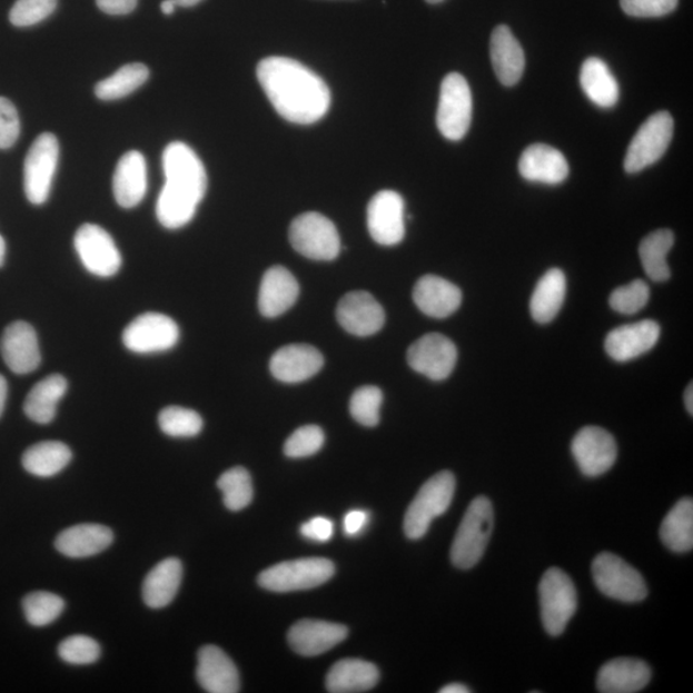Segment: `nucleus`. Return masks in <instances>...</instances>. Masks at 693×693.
Masks as SVG:
<instances>
[{"label": "nucleus", "mask_w": 693, "mask_h": 693, "mask_svg": "<svg viewBox=\"0 0 693 693\" xmlns=\"http://www.w3.org/2000/svg\"><path fill=\"white\" fill-rule=\"evenodd\" d=\"M257 78L284 120L311 125L329 111L331 96L327 83L298 61L287 57L265 58L257 66Z\"/></svg>", "instance_id": "nucleus-1"}, {"label": "nucleus", "mask_w": 693, "mask_h": 693, "mask_svg": "<svg viewBox=\"0 0 693 693\" xmlns=\"http://www.w3.org/2000/svg\"><path fill=\"white\" fill-rule=\"evenodd\" d=\"M494 506L487 497L472 501L451 547V562L458 570H472L481 562L494 531Z\"/></svg>", "instance_id": "nucleus-3"}, {"label": "nucleus", "mask_w": 693, "mask_h": 693, "mask_svg": "<svg viewBox=\"0 0 693 693\" xmlns=\"http://www.w3.org/2000/svg\"><path fill=\"white\" fill-rule=\"evenodd\" d=\"M674 246L672 230L661 229L649 234L642 239L638 253L642 267L647 277L656 283H664L671 278L670 265L666 257Z\"/></svg>", "instance_id": "nucleus-37"}, {"label": "nucleus", "mask_w": 693, "mask_h": 693, "mask_svg": "<svg viewBox=\"0 0 693 693\" xmlns=\"http://www.w3.org/2000/svg\"><path fill=\"white\" fill-rule=\"evenodd\" d=\"M542 623L550 636L558 637L577 613V590L570 575L558 567H551L538 587Z\"/></svg>", "instance_id": "nucleus-5"}, {"label": "nucleus", "mask_w": 693, "mask_h": 693, "mask_svg": "<svg viewBox=\"0 0 693 693\" xmlns=\"http://www.w3.org/2000/svg\"><path fill=\"white\" fill-rule=\"evenodd\" d=\"M661 539L675 554H686L693 548V501L682 498L666 514L661 527Z\"/></svg>", "instance_id": "nucleus-35"}, {"label": "nucleus", "mask_w": 693, "mask_h": 693, "mask_svg": "<svg viewBox=\"0 0 693 693\" xmlns=\"http://www.w3.org/2000/svg\"><path fill=\"white\" fill-rule=\"evenodd\" d=\"M58 655L67 664L90 665L99 661L100 647L96 640L78 634L61 642L58 646Z\"/></svg>", "instance_id": "nucleus-44"}, {"label": "nucleus", "mask_w": 693, "mask_h": 693, "mask_svg": "<svg viewBox=\"0 0 693 693\" xmlns=\"http://www.w3.org/2000/svg\"><path fill=\"white\" fill-rule=\"evenodd\" d=\"M572 454L580 471L588 478H596L612 469L617 457L615 438L600 427L581 429L572 442Z\"/></svg>", "instance_id": "nucleus-15"}, {"label": "nucleus", "mask_w": 693, "mask_h": 693, "mask_svg": "<svg viewBox=\"0 0 693 693\" xmlns=\"http://www.w3.org/2000/svg\"><path fill=\"white\" fill-rule=\"evenodd\" d=\"M60 157V146L53 133H41L33 141L24 160V194L32 205H43L52 188Z\"/></svg>", "instance_id": "nucleus-11"}, {"label": "nucleus", "mask_w": 693, "mask_h": 693, "mask_svg": "<svg viewBox=\"0 0 693 693\" xmlns=\"http://www.w3.org/2000/svg\"><path fill=\"white\" fill-rule=\"evenodd\" d=\"M289 240L298 254L315 261H331L340 253L336 225L317 212L296 217L289 228Z\"/></svg>", "instance_id": "nucleus-8"}, {"label": "nucleus", "mask_w": 693, "mask_h": 693, "mask_svg": "<svg viewBox=\"0 0 693 693\" xmlns=\"http://www.w3.org/2000/svg\"><path fill=\"white\" fill-rule=\"evenodd\" d=\"M149 78L146 65L130 63L122 66L110 78L100 81L96 95L102 100H116L127 97L139 89Z\"/></svg>", "instance_id": "nucleus-38"}, {"label": "nucleus", "mask_w": 693, "mask_h": 693, "mask_svg": "<svg viewBox=\"0 0 693 693\" xmlns=\"http://www.w3.org/2000/svg\"><path fill=\"white\" fill-rule=\"evenodd\" d=\"M413 298L417 308L434 319H445L455 314L463 303L461 288L437 275H425L417 280Z\"/></svg>", "instance_id": "nucleus-22"}, {"label": "nucleus", "mask_w": 693, "mask_h": 693, "mask_svg": "<svg viewBox=\"0 0 693 693\" xmlns=\"http://www.w3.org/2000/svg\"><path fill=\"white\" fill-rule=\"evenodd\" d=\"M427 2L430 4H438L440 2H444V0H427Z\"/></svg>", "instance_id": "nucleus-58"}, {"label": "nucleus", "mask_w": 693, "mask_h": 693, "mask_svg": "<svg viewBox=\"0 0 693 693\" xmlns=\"http://www.w3.org/2000/svg\"><path fill=\"white\" fill-rule=\"evenodd\" d=\"M7 394H8L7 380L3 377V375L0 374V416H2L4 412Z\"/></svg>", "instance_id": "nucleus-52"}, {"label": "nucleus", "mask_w": 693, "mask_h": 693, "mask_svg": "<svg viewBox=\"0 0 693 693\" xmlns=\"http://www.w3.org/2000/svg\"><path fill=\"white\" fill-rule=\"evenodd\" d=\"M113 539L112 529L106 525L78 524L58 534L56 548L67 557H90L103 553Z\"/></svg>", "instance_id": "nucleus-28"}, {"label": "nucleus", "mask_w": 693, "mask_h": 693, "mask_svg": "<svg viewBox=\"0 0 693 693\" xmlns=\"http://www.w3.org/2000/svg\"><path fill=\"white\" fill-rule=\"evenodd\" d=\"M334 533V524L328 517L317 516L314 517L313 521L307 522L300 527V534L307 539H311L314 542H324L330 541Z\"/></svg>", "instance_id": "nucleus-49"}, {"label": "nucleus", "mask_w": 693, "mask_h": 693, "mask_svg": "<svg viewBox=\"0 0 693 693\" xmlns=\"http://www.w3.org/2000/svg\"><path fill=\"white\" fill-rule=\"evenodd\" d=\"M182 580V564L177 557L165 558L150 571L143 582V600L147 606L162 608L177 597Z\"/></svg>", "instance_id": "nucleus-30"}, {"label": "nucleus", "mask_w": 693, "mask_h": 693, "mask_svg": "<svg viewBox=\"0 0 693 693\" xmlns=\"http://www.w3.org/2000/svg\"><path fill=\"white\" fill-rule=\"evenodd\" d=\"M325 434L317 425H306L297 429L284 445V454L290 458H303L319 453L324 446Z\"/></svg>", "instance_id": "nucleus-45"}, {"label": "nucleus", "mask_w": 693, "mask_h": 693, "mask_svg": "<svg viewBox=\"0 0 693 693\" xmlns=\"http://www.w3.org/2000/svg\"><path fill=\"white\" fill-rule=\"evenodd\" d=\"M367 229L382 246H396L405 238V200L397 191L382 190L367 206Z\"/></svg>", "instance_id": "nucleus-16"}, {"label": "nucleus", "mask_w": 693, "mask_h": 693, "mask_svg": "<svg viewBox=\"0 0 693 693\" xmlns=\"http://www.w3.org/2000/svg\"><path fill=\"white\" fill-rule=\"evenodd\" d=\"M379 682L378 667L362 659H344L331 666L327 689L333 693L370 691Z\"/></svg>", "instance_id": "nucleus-31"}, {"label": "nucleus", "mask_w": 693, "mask_h": 693, "mask_svg": "<svg viewBox=\"0 0 693 693\" xmlns=\"http://www.w3.org/2000/svg\"><path fill=\"white\" fill-rule=\"evenodd\" d=\"M649 299L650 288L646 281L637 279L616 288L608 298V304L617 314L634 315L649 304Z\"/></svg>", "instance_id": "nucleus-43"}, {"label": "nucleus", "mask_w": 693, "mask_h": 693, "mask_svg": "<svg viewBox=\"0 0 693 693\" xmlns=\"http://www.w3.org/2000/svg\"><path fill=\"white\" fill-rule=\"evenodd\" d=\"M651 667L633 657H617L607 662L597 674V690L603 693H636L651 681Z\"/></svg>", "instance_id": "nucleus-24"}, {"label": "nucleus", "mask_w": 693, "mask_h": 693, "mask_svg": "<svg viewBox=\"0 0 693 693\" xmlns=\"http://www.w3.org/2000/svg\"><path fill=\"white\" fill-rule=\"evenodd\" d=\"M382 403V390L378 387L365 386L358 388L350 397L349 412L354 419L364 427H377Z\"/></svg>", "instance_id": "nucleus-42"}, {"label": "nucleus", "mask_w": 693, "mask_h": 693, "mask_svg": "<svg viewBox=\"0 0 693 693\" xmlns=\"http://www.w3.org/2000/svg\"><path fill=\"white\" fill-rule=\"evenodd\" d=\"M298 281L286 267L274 266L264 275L258 308L265 317H278L296 304Z\"/></svg>", "instance_id": "nucleus-27"}, {"label": "nucleus", "mask_w": 693, "mask_h": 693, "mask_svg": "<svg viewBox=\"0 0 693 693\" xmlns=\"http://www.w3.org/2000/svg\"><path fill=\"white\" fill-rule=\"evenodd\" d=\"M581 87L592 103L612 108L620 100V83L608 66L597 57L584 61L581 69Z\"/></svg>", "instance_id": "nucleus-32"}, {"label": "nucleus", "mask_w": 693, "mask_h": 693, "mask_svg": "<svg viewBox=\"0 0 693 693\" xmlns=\"http://www.w3.org/2000/svg\"><path fill=\"white\" fill-rule=\"evenodd\" d=\"M566 295V277L561 269H551L537 284L531 298V314L538 324H548L561 313Z\"/></svg>", "instance_id": "nucleus-33"}, {"label": "nucleus", "mask_w": 693, "mask_h": 693, "mask_svg": "<svg viewBox=\"0 0 693 693\" xmlns=\"http://www.w3.org/2000/svg\"><path fill=\"white\" fill-rule=\"evenodd\" d=\"M473 97L469 83L461 73H448L442 81L437 127L448 140H462L469 131Z\"/></svg>", "instance_id": "nucleus-9"}, {"label": "nucleus", "mask_w": 693, "mask_h": 693, "mask_svg": "<svg viewBox=\"0 0 693 693\" xmlns=\"http://www.w3.org/2000/svg\"><path fill=\"white\" fill-rule=\"evenodd\" d=\"M679 0H621L625 14L637 19H655L675 11Z\"/></svg>", "instance_id": "nucleus-47"}, {"label": "nucleus", "mask_w": 693, "mask_h": 693, "mask_svg": "<svg viewBox=\"0 0 693 693\" xmlns=\"http://www.w3.org/2000/svg\"><path fill=\"white\" fill-rule=\"evenodd\" d=\"M75 248L86 269L97 277L110 278L120 270V250L110 234L98 225H82L75 236Z\"/></svg>", "instance_id": "nucleus-14"}, {"label": "nucleus", "mask_w": 693, "mask_h": 693, "mask_svg": "<svg viewBox=\"0 0 693 693\" xmlns=\"http://www.w3.org/2000/svg\"><path fill=\"white\" fill-rule=\"evenodd\" d=\"M180 330L171 317L147 313L132 320L122 333L123 346L136 354H156L178 344Z\"/></svg>", "instance_id": "nucleus-12"}, {"label": "nucleus", "mask_w": 693, "mask_h": 693, "mask_svg": "<svg viewBox=\"0 0 693 693\" xmlns=\"http://www.w3.org/2000/svg\"><path fill=\"white\" fill-rule=\"evenodd\" d=\"M175 8H177V4L171 2V0H164L161 4V11L165 14H172L175 12Z\"/></svg>", "instance_id": "nucleus-55"}, {"label": "nucleus", "mask_w": 693, "mask_h": 693, "mask_svg": "<svg viewBox=\"0 0 693 693\" xmlns=\"http://www.w3.org/2000/svg\"><path fill=\"white\" fill-rule=\"evenodd\" d=\"M659 338L661 325L654 320L622 325L607 334L605 350L613 360L627 363L653 349Z\"/></svg>", "instance_id": "nucleus-18"}, {"label": "nucleus", "mask_w": 693, "mask_h": 693, "mask_svg": "<svg viewBox=\"0 0 693 693\" xmlns=\"http://www.w3.org/2000/svg\"><path fill=\"white\" fill-rule=\"evenodd\" d=\"M19 112L10 99L0 97V149L11 148L20 137Z\"/></svg>", "instance_id": "nucleus-48"}, {"label": "nucleus", "mask_w": 693, "mask_h": 693, "mask_svg": "<svg viewBox=\"0 0 693 693\" xmlns=\"http://www.w3.org/2000/svg\"><path fill=\"white\" fill-rule=\"evenodd\" d=\"M323 366V354L310 345L284 346L274 354L270 362L271 374L284 383L310 379Z\"/></svg>", "instance_id": "nucleus-23"}, {"label": "nucleus", "mask_w": 693, "mask_h": 693, "mask_svg": "<svg viewBox=\"0 0 693 693\" xmlns=\"http://www.w3.org/2000/svg\"><path fill=\"white\" fill-rule=\"evenodd\" d=\"M197 681L199 686L210 693H237L240 691V677L236 664L214 645L198 651Z\"/></svg>", "instance_id": "nucleus-21"}, {"label": "nucleus", "mask_w": 693, "mask_h": 693, "mask_svg": "<svg viewBox=\"0 0 693 693\" xmlns=\"http://www.w3.org/2000/svg\"><path fill=\"white\" fill-rule=\"evenodd\" d=\"M58 0H17L10 21L17 28H28L48 19L56 11Z\"/></svg>", "instance_id": "nucleus-46"}, {"label": "nucleus", "mask_w": 693, "mask_h": 693, "mask_svg": "<svg viewBox=\"0 0 693 693\" xmlns=\"http://www.w3.org/2000/svg\"><path fill=\"white\" fill-rule=\"evenodd\" d=\"M684 405H686L689 414L693 415V387L692 383L687 387L686 392H684Z\"/></svg>", "instance_id": "nucleus-54"}, {"label": "nucleus", "mask_w": 693, "mask_h": 693, "mask_svg": "<svg viewBox=\"0 0 693 693\" xmlns=\"http://www.w3.org/2000/svg\"><path fill=\"white\" fill-rule=\"evenodd\" d=\"M519 172L525 180L557 186L570 175V165L561 150L547 145H533L521 157Z\"/></svg>", "instance_id": "nucleus-25"}, {"label": "nucleus", "mask_w": 693, "mask_h": 693, "mask_svg": "<svg viewBox=\"0 0 693 693\" xmlns=\"http://www.w3.org/2000/svg\"><path fill=\"white\" fill-rule=\"evenodd\" d=\"M440 693H469L472 690L462 683H451L448 686L439 690Z\"/></svg>", "instance_id": "nucleus-53"}, {"label": "nucleus", "mask_w": 693, "mask_h": 693, "mask_svg": "<svg viewBox=\"0 0 693 693\" xmlns=\"http://www.w3.org/2000/svg\"><path fill=\"white\" fill-rule=\"evenodd\" d=\"M455 491V475L447 471L425 482L407 508L404 521L406 537L413 541L423 538L428 533L433 521L448 511L453 504Z\"/></svg>", "instance_id": "nucleus-4"}, {"label": "nucleus", "mask_w": 693, "mask_h": 693, "mask_svg": "<svg viewBox=\"0 0 693 693\" xmlns=\"http://www.w3.org/2000/svg\"><path fill=\"white\" fill-rule=\"evenodd\" d=\"M457 348L444 334L430 333L414 341L407 350V363L416 373L432 380H445L457 363Z\"/></svg>", "instance_id": "nucleus-13"}, {"label": "nucleus", "mask_w": 693, "mask_h": 693, "mask_svg": "<svg viewBox=\"0 0 693 693\" xmlns=\"http://www.w3.org/2000/svg\"><path fill=\"white\" fill-rule=\"evenodd\" d=\"M370 515L369 513L362 511L349 512L345 516L344 529L347 536L356 537L360 534L365 528L367 523H369Z\"/></svg>", "instance_id": "nucleus-51"}, {"label": "nucleus", "mask_w": 693, "mask_h": 693, "mask_svg": "<svg viewBox=\"0 0 693 693\" xmlns=\"http://www.w3.org/2000/svg\"><path fill=\"white\" fill-rule=\"evenodd\" d=\"M348 636L346 625L305 620L289 630L288 641L298 655L319 656L341 644Z\"/></svg>", "instance_id": "nucleus-20"}, {"label": "nucleus", "mask_w": 693, "mask_h": 693, "mask_svg": "<svg viewBox=\"0 0 693 693\" xmlns=\"http://www.w3.org/2000/svg\"><path fill=\"white\" fill-rule=\"evenodd\" d=\"M158 424L166 436L191 438L204 428V419L195 410L180 406H169L158 415Z\"/></svg>", "instance_id": "nucleus-41"}, {"label": "nucleus", "mask_w": 693, "mask_h": 693, "mask_svg": "<svg viewBox=\"0 0 693 693\" xmlns=\"http://www.w3.org/2000/svg\"><path fill=\"white\" fill-rule=\"evenodd\" d=\"M336 566L324 557H306L273 565L258 575V584L267 591L286 592L311 590L327 583Z\"/></svg>", "instance_id": "nucleus-7"}, {"label": "nucleus", "mask_w": 693, "mask_h": 693, "mask_svg": "<svg viewBox=\"0 0 693 693\" xmlns=\"http://www.w3.org/2000/svg\"><path fill=\"white\" fill-rule=\"evenodd\" d=\"M6 240L2 236H0V266H3L6 260Z\"/></svg>", "instance_id": "nucleus-57"}, {"label": "nucleus", "mask_w": 693, "mask_h": 693, "mask_svg": "<svg viewBox=\"0 0 693 693\" xmlns=\"http://www.w3.org/2000/svg\"><path fill=\"white\" fill-rule=\"evenodd\" d=\"M592 577L601 594L624 604H637L647 597V584L642 574L622 557L601 553L592 563Z\"/></svg>", "instance_id": "nucleus-6"}, {"label": "nucleus", "mask_w": 693, "mask_h": 693, "mask_svg": "<svg viewBox=\"0 0 693 693\" xmlns=\"http://www.w3.org/2000/svg\"><path fill=\"white\" fill-rule=\"evenodd\" d=\"M72 453L69 446L58 440L40 442L22 456L23 469L40 478L55 477L70 464Z\"/></svg>", "instance_id": "nucleus-36"}, {"label": "nucleus", "mask_w": 693, "mask_h": 693, "mask_svg": "<svg viewBox=\"0 0 693 693\" xmlns=\"http://www.w3.org/2000/svg\"><path fill=\"white\" fill-rule=\"evenodd\" d=\"M171 2L177 4V7H194L199 2H202V0H171Z\"/></svg>", "instance_id": "nucleus-56"}, {"label": "nucleus", "mask_w": 693, "mask_h": 693, "mask_svg": "<svg viewBox=\"0 0 693 693\" xmlns=\"http://www.w3.org/2000/svg\"><path fill=\"white\" fill-rule=\"evenodd\" d=\"M674 132V120L670 112L662 111L641 125L625 155L624 169L637 174L656 164L670 147Z\"/></svg>", "instance_id": "nucleus-10"}, {"label": "nucleus", "mask_w": 693, "mask_h": 693, "mask_svg": "<svg viewBox=\"0 0 693 693\" xmlns=\"http://www.w3.org/2000/svg\"><path fill=\"white\" fill-rule=\"evenodd\" d=\"M491 61L501 83L514 87L525 70L524 50L511 28L499 24L491 37Z\"/></svg>", "instance_id": "nucleus-26"}, {"label": "nucleus", "mask_w": 693, "mask_h": 693, "mask_svg": "<svg viewBox=\"0 0 693 693\" xmlns=\"http://www.w3.org/2000/svg\"><path fill=\"white\" fill-rule=\"evenodd\" d=\"M100 11L112 16L129 14L136 10L138 0H96Z\"/></svg>", "instance_id": "nucleus-50"}, {"label": "nucleus", "mask_w": 693, "mask_h": 693, "mask_svg": "<svg viewBox=\"0 0 693 693\" xmlns=\"http://www.w3.org/2000/svg\"><path fill=\"white\" fill-rule=\"evenodd\" d=\"M148 188L147 164L143 155L131 150L117 164L113 177L116 202L123 208L138 206Z\"/></svg>", "instance_id": "nucleus-29"}, {"label": "nucleus", "mask_w": 693, "mask_h": 693, "mask_svg": "<svg viewBox=\"0 0 693 693\" xmlns=\"http://www.w3.org/2000/svg\"><path fill=\"white\" fill-rule=\"evenodd\" d=\"M337 319L341 328L349 334L357 337H370L383 328L386 323V313L370 294L356 290L339 300Z\"/></svg>", "instance_id": "nucleus-17"}, {"label": "nucleus", "mask_w": 693, "mask_h": 693, "mask_svg": "<svg viewBox=\"0 0 693 693\" xmlns=\"http://www.w3.org/2000/svg\"><path fill=\"white\" fill-rule=\"evenodd\" d=\"M65 600L50 592H32L22 601V607L27 621L33 627H47L61 616L65 611Z\"/></svg>", "instance_id": "nucleus-40"}, {"label": "nucleus", "mask_w": 693, "mask_h": 693, "mask_svg": "<svg viewBox=\"0 0 693 693\" xmlns=\"http://www.w3.org/2000/svg\"><path fill=\"white\" fill-rule=\"evenodd\" d=\"M67 392V380L62 375H49L29 392L24 399L23 412L29 419L38 424H49L57 414L58 404Z\"/></svg>", "instance_id": "nucleus-34"}, {"label": "nucleus", "mask_w": 693, "mask_h": 693, "mask_svg": "<svg viewBox=\"0 0 693 693\" xmlns=\"http://www.w3.org/2000/svg\"><path fill=\"white\" fill-rule=\"evenodd\" d=\"M0 353L10 370L19 375L36 372L41 363L37 333L24 321L8 325L0 340Z\"/></svg>", "instance_id": "nucleus-19"}, {"label": "nucleus", "mask_w": 693, "mask_h": 693, "mask_svg": "<svg viewBox=\"0 0 693 693\" xmlns=\"http://www.w3.org/2000/svg\"><path fill=\"white\" fill-rule=\"evenodd\" d=\"M217 487L222 492L224 505L228 511L237 513L244 511L254 499V484L250 474L245 467H232L225 472Z\"/></svg>", "instance_id": "nucleus-39"}, {"label": "nucleus", "mask_w": 693, "mask_h": 693, "mask_svg": "<svg viewBox=\"0 0 693 693\" xmlns=\"http://www.w3.org/2000/svg\"><path fill=\"white\" fill-rule=\"evenodd\" d=\"M165 186L157 200V219L167 229L186 227L205 198L207 174L194 149L174 141L164 150Z\"/></svg>", "instance_id": "nucleus-2"}]
</instances>
